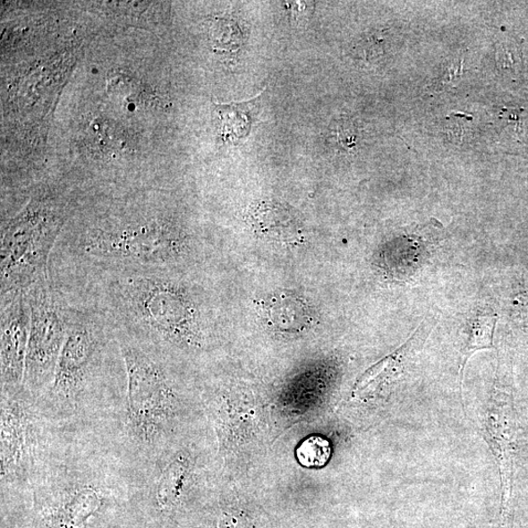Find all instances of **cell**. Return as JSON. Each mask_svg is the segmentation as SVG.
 Instances as JSON below:
<instances>
[{
	"label": "cell",
	"mask_w": 528,
	"mask_h": 528,
	"mask_svg": "<svg viewBox=\"0 0 528 528\" xmlns=\"http://www.w3.org/2000/svg\"><path fill=\"white\" fill-rule=\"evenodd\" d=\"M267 314L270 324L281 331H301L311 321L306 305L291 295H279L270 301Z\"/></svg>",
	"instance_id": "8"
},
{
	"label": "cell",
	"mask_w": 528,
	"mask_h": 528,
	"mask_svg": "<svg viewBox=\"0 0 528 528\" xmlns=\"http://www.w3.org/2000/svg\"><path fill=\"white\" fill-rule=\"evenodd\" d=\"M71 217L67 199L45 188L14 217L3 221L0 308L48 277L51 253Z\"/></svg>",
	"instance_id": "3"
},
{
	"label": "cell",
	"mask_w": 528,
	"mask_h": 528,
	"mask_svg": "<svg viewBox=\"0 0 528 528\" xmlns=\"http://www.w3.org/2000/svg\"><path fill=\"white\" fill-rule=\"evenodd\" d=\"M30 326L23 387L36 400L55 379L68 331V301L49 277L26 293Z\"/></svg>",
	"instance_id": "5"
},
{
	"label": "cell",
	"mask_w": 528,
	"mask_h": 528,
	"mask_svg": "<svg viewBox=\"0 0 528 528\" xmlns=\"http://www.w3.org/2000/svg\"><path fill=\"white\" fill-rule=\"evenodd\" d=\"M331 456L329 440L319 436L306 439L297 449L298 461L305 468H322L329 462Z\"/></svg>",
	"instance_id": "10"
},
{
	"label": "cell",
	"mask_w": 528,
	"mask_h": 528,
	"mask_svg": "<svg viewBox=\"0 0 528 528\" xmlns=\"http://www.w3.org/2000/svg\"><path fill=\"white\" fill-rule=\"evenodd\" d=\"M521 52L515 45L503 42L496 52V61L502 70L515 72L521 66Z\"/></svg>",
	"instance_id": "12"
},
{
	"label": "cell",
	"mask_w": 528,
	"mask_h": 528,
	"mask_svg": "<svg viewBox=\"0 0 528 528\" xmlns=\"http://www.w3.org/2000/svg\"><path fill=\"white\" fill-rule=\"evenodd\" d=\"M0 485L2 499L26 494L55 451L61 430L38 407L24 388L0 392Z\"/></svg>",
	"instance_id": "4"
},
{
	"label": "cell",
	"mask_w": 528,
	"mask_h": 528,
	"mask_svg": "<svg viewBox=\"0 0 528 528\" xmlns=\"http://www.w3.org/2000/svg\"><path fill=\"white\" fill-rule=\"evenodd\" d=\"M126 369L119 413L100 438L141 468L178 442L187 412L175 359L117 333Z\"/></svg>",
	"instance_id": "2"
},
{
	"label": "cell",
	"mask_w": 528,
	"mask_h": 528,
	"mask_svg": "<svg viewBox=\"0 0 528 528\" xmlns=\"http://www.w3.org/2000/svg\"><path fill=\"white\" fill-rule=\"evenodd\" d=\"M336 136L337 143L342 144L343 147H352L355 141V135L350 123H340L336 126L333 135Z\"/></svg>",
	"instance_id": "13"
},
{
	"label": "cell",
	"mask_w": 528,
	"mask_h": 528,
	"mask_svg": "<svg viewBox=\"0 0 528 528\" xmlns=\"http://www.w3.org/2000/svg\"><path fill=\"white\" fill-rule=\"evenodd\" d=\"M462 61L456 60L450 63L445 72V81L451 82L461 76L462 73Z\"/></svg>",
	"instance_id": "14"
},
{
	"label": "cell",
	"mask_w": 528,
	"mask_h": 528,
	"mask_svg": "<svg viewBox=\"0 0 528 528\" xmlns=\"http://www.w3.org/2000/svg\"><path fill=\"white\" fill-rule=\"evenodd\" d=\"M64 295L69 304L66 340L55 379L37 405L62 430L101 436L119 413L126 390L119 337L97 305Z\"/></svg>",
	"instance_id": "1"
},
{
	"label": "cell",
	"mask_w": 528,
	"mask_h": 528,
	"mask_svg": "<svg viewBox=\"0 0 528 528\" xmlns=\"http://www.w3.org/2000/svg\"><path fill=\"white\" fill-rule=\"evenodd\" d=\"M253 225L260 234L273 241L294 243L302 240V229L297 221L277 206L263 204L253 210Z\"/></svg>",
	"instance_id": "7"
},
{
	"label": "cell",
	"mask_w": 528,
	"mask_h": 528,
	"mask_svg": "<svg viewBox=\"0 0 528 528\" xmlns=\"http://www.w3.org/2000/svg\"><path fill=\"white\" fill-rule=\"evenodd\" d=\"M0 392L23 387L30 326L26 294L0 308Z\"/></svg>",
	"instance_id": "6"
},
{
	"label": "cell",
	"mask_w": 528,
	"mask_h": 528,
	"mask_svg": "<svg viewBox=\"0 0 528 528\" xmlns=\"http://www.w3.org/2000/svg\"><path fill=\"white\" fill-rule=\"evenodd\" d=\"M89 142L93 147L94 150L102 153L101 157H112L111 152H115L118 149L123 150L122 147L117 145L118 141L122 135L117 130L111 128L108 124L104 123L102 125L98 123L94 124L89 130Z\"/></svg>",
	"instance_id": "11"
},
{
	"label": "cell",
	"mask_w": 528,
	"mask_h": 528,
	"mask_svg": "<svg viewBox=\"0 0 528 528\" xmlns=\"http://www.w3.org/2000/svg\"><path fill=\"white\" fill-rule=\"evenodd\" d=\"M498 316L490 312L480 313L468 324V339L463 351V363L461 369V383L464 366L470 357L478 351L492 348L493 333L498 322Z\"/></svg>",
	"instance_id": "9"
}]
</instances>
